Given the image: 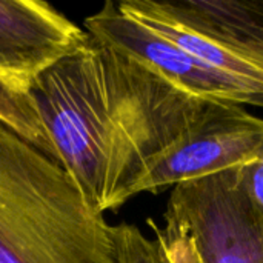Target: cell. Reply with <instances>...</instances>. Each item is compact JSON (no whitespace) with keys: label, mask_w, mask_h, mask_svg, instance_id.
I'll list each match as a JSON object with an SVG mask.
<instances>
[{"label":"cell","mask_w":263,"mask_h":263,"mask_svg":"<svg viewBox=\"0 0 263 263\" xmlns=\"http://www.w3.org/2000/svg\"><path fill=\"white\" fill-rule=\"evenodd\" d=\"M117 263H170L160 242L146 237L136 225L111 227Z\"/></svg>","instance_id":"cell-9"},{"label":"cell","mask_w":263,"mask_h":263,"mask_svg":"<svg viewBox=\"0 0 263 263\" xmlns=\"http://www.w3.org/2000/svg\"><path fill=\"white\" fill-rule=\"evenodd\" d=\"M262 151L263 119L243 105L210 102L190 131L145 168L134 196L240 168Z\"/></svg>","instance_id":"cell-5"},{"label":"cell","mask_w":263,"mask_h":263,"mask_svg":"<svg viewBox=\"0 0 263 263\" xmlns=\"http://www.w3.org/2000/svg\"><path fill=\"white\" fill-rule=\"evenodd\" d=\"M88 39L85 29L48 2L0 0V76L25 91Z\"/></svg>","instance_id":"cell-7"},{"label":"cell","mask_w":263,"mask_h":263,"mask_svg":"<svg viewBox=\"0 0 263 263\" xmlns=\"http://www.w3.org/2000/svg\"><path fill=\"white\" fill-rule=\"evenodd\" d=\"M165 227L148 220L170 263H263V216L237 168L173 188Z\"/></svg>","instance_id":"cell-3"},{"label":"cell","mask_w":263,"mask_h":263,"mask_svg":"<svg viewBox=\"0 0 263 263\" xmlns=\"http://www.w3.org/2000/svg\"><path fill=\"white\" fill-rule=\"evenodd\" d=\"M120 11L263 100V25L245 5L223 2L126 0Z\"/></svg>","instance_id":"cell-4"},{"label":"cell","mask_w":263,"mask_h":263,"mask_svg":"<svg viewBox=\"0 0 263 263\" xmlns=\"http://www.w3.org/2000/svg\"><path fill=\"white\" fill-rule=\"evenodd\" d=\"M0 120L29 145L59 162L57 153L29 94L0 76Z\"/></svg>","instance_id":"cell-8"},{"label":"cell","mask_w":263,"mask_h":263,"mask_svg":"<svg viewBox=\"0 0 263 263\" xmlns=\"http://www.w3.org/2000/svg\"><path fill=\"white\" fill-rule=\"evenodd\" d=\"M2 123H3V122H2V120H0V125H2Z\"/></svg>","instance_id":"cell-11"},{"label":"cell","mask_w":263,"mask_h":263,"mask_svg":"<svg viewBox=\"0 0 263 263\" xmlns=\"http://www.w3.org/2000/svg\"><path fill=\"white\" fill-rule=\"evenodd\" d=\"M237 180L250 203L263 216V151L251 162L237 168Z\"/></svg>","instance_id":"cell-10"},{"label":"cell","mask_w":263,"mask_h":263,"mask_svg":"<svg viewBox=\"0 0 263 263\" xmlns=\"http://www.w3.org/2000/svg\"><path fill=\"white\" fill-rule=\"evenodd\" d=\"M0 263H117L111 225L63 166L0 125Z\"/></svg>","instance_id":"cell-2"},{"label":"cell","mask_w":263,"mask_h":263,"mask_svg":"<svg viewBox=\"0 0 263 263\" xmlns=\"http://www.w3.org/2000/svg\"><path fill=\"white\" fill-rule=\"evenodd\" d=\"M29 94L59 163L99 214L133 199L145 168L210 103L91 35L40 74Z\"/></svg>","instance_id":"cell-1"},{"label":"cell","mask_w":263,"mask_h":263,"mask_svg":"<svg viewBox=\"0 0 263 263\" xmlns=\"http://www.w3.org/2000/svg\"><path fill=\"white\" fill-rule=\"evenodd\" d=\"M85 31L97 42L137 60L200 100L263 106V100L253 89L131 18L117 3L106 2L96 14L86 17Z\"/></svg>","instance_id":"cell-6"}]
</instances>
